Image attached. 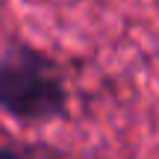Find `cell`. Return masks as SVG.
Here are the masks:
<instances>
[{"mask_svg":"<svg viewBox=\"0 0 159 159\" xmlns=\"http://www.w3.org/2000/svg\"><path fill=\"white\" fill-rule=\"evenodd\" d=\"M65 83L50 56L30 44L0 53V109L21 121H50L65 112Z\"/></svg>","mask_w":159,"mask_h":159,"instance_id":"6da1fadb","label":"cell"},{"mask_svg":"<svg viewBox=\"0 0 159 159\" xmlns=\"http://www.w3.org/2000/svg\"><path fill=\"white\" fill-rule=\"evenodd\" d=\"M0 159H18V156L12 153V150H3V148H0Z\"/></svg>","mask_w":159,"mask_h":159,"instance_id":"7a4b0ae2","label":"cell"}]
</instances>
